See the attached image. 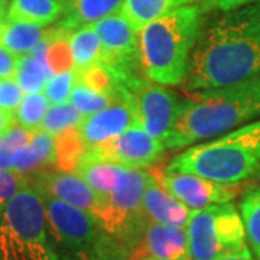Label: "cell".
<instances>
[{
    "label": "cell",
    "mask_w": 260,
    "mask_h": 260,
    "mask_svg": "<svg viewBox=\"0 0 260 260\" xmlns=\"http://www.w3.org/2000/svg\"><path fill=\"white\" fill-rule=\"evenodd\" d=\"M260 75V3L218 12L204 22L185 78L186 91Z\"/></svg>",
    "instance_id": "6da1fadb"
},
{
    "label": "cell",
    "mask_w": 260,
    "mask_h": 260,
    "mask_svg": "<svg viewBox=\"0 0 260 260\" xmlns=\"http://www.w3.org/2000/svg\"><path fill=\"white\" fill-rule=\"evenodd\" d=\"M260 117V75L242 83L188 91L181 116L164 140L181 149L210 140Z\"/></svg>",
    "instance_id": "7a4b0ae2"
},
{
    "label": "cell",
    "mask_w": 260,
    "mask_h": 260,
    "mask_svg": "<svg viewBox=\"0 0 260 260\" xmlns=\"http://www.w3.org/2000/svg\"><path fill=\"white\" fill-rule=\"evenodd\" d=\"M205 13L198 3L188 5L140 30V58L146 78L162 85H178L185 80Z\"/></svg>",
    "instance_id": "3957f363"
},
{
    "label": "cell",
    "mask_w": 260,
    "mask_h": 260,
    "mask_svg": "<svg viewBox=\"0 0 260 260\" xmlns=\"http://www.w3.org/2000/svg\"><path fill=\"white\" fill-rule=\"evenodd\" d=\"M260 164V119L207 142L172 159L165 172L194 174L221 184H243Z\"/></svg>",
    "instance_id": "277c9868"
},
{
    "label": "cell",
    "mask_w": 260,
    "mask_h": 260,
    "mask_svg": "<svg viewBox=\"0 0 260 260\" xmlns=\"http://www.w3.org/2000/svg\"><path fill=\"white\" fill-rule=\"evenodd\" d=\"M48 233L58 260H123L127 243L109 234L91 214L44 195Z\"/></svg>",
    "instance_id": "5b68a950"
},
{
    "label": "cell",
    "mask_w": 260,
    "mask_h": 260,
    "mask_svg": "<svg viewBox=\"0 0 260 260\" xmlns=\"http://www.w3.org/2000/svg\"><path fill=\"white\" fill-rule=\"evenodd\" d=\"M0 260H58L35 186L22 188L0 214Z\"/></svg>",
    "instance_id": "8992f818"
},
{
    "label": "cell",
    "mask_w": 260,
    "mask_h": 260,
    "mask_svg": "<svg viewBox=\"0 0 260 260\" xmlns=\"http://www.w3.org/2000/svg\"><path fill=\"white\" fill-rule=\"evenodd\" d=\"M156 178L155 171L129 168L127 177L110 194H99L93 217L109 234L129 244L146 225L145 191Z\"/></svg>",
    "instance_id": "52a82bcc"
},
{
    "label": "cell",
    "mask_w": 260,
    "mask_h": 260,
    "mask_svg": "<svg viewBox=\"0 0 260 260\" xmlns=\"http://www.w3.org/2000/svg\"><path fill=\"white\" fill-rule=\"evenodd\" d=\"M186 232L191 260H217L247 246L242 214L232 203L192 211Z\"/></svg>",
    "instance_id": "ba28073f"
},
{
    "label": "cell",
    "mask_w": 260,
    "mask_h": 260,
    "mask_svg": "<svg viewBox=\"0 0 260 260\" xmlns=\"http://www.w3.org/2000/svg\"><path fill=\"white\" fill-rule=\"evenodd\" d=\"M119 90L121 100L129 104L135 114L138 126L156 139H167L181 116L185 100H181L167 85L143 77L120 75Z\"/></svg>",
    "instance_id": "9c48e42d"
},
{
    "label": "cell",
    "mask_w": 260,
    "mask_h": 260,
    "mask_svg": "<svg viewBox=\"0 0 260 260\" xmlns=\"http://www.w3.org/2000/svg\"><path fill=\"white\" fill-rule=\"evenodd\" d=\"M162 140L149 135L140 126H132L97 146L87 149L81 160H104L127 168H149L155 165L165 152Z\"/></svg>",
    "instance_id": "30bf717a"
},
{
    "label": "cell",
    "mask_w": 260,
    "mask_h": 260,
    "mask_svg": "<svg viewBox=\"0 0 260 260\" xmlns=\"http://www.w3.org/2000/svg\"><path fill=\"white\" fill-rule=\"evenodd\" d=\"M100 38L104 54V65L124 77L136 75L142 68L139 32L119 13H113L91 25Z\"/></svg>",
    "instance_id": "8fae6325"
},
{
    "label": "cell",
    "mask_w": 260,
    "mask_h": 260,
    "mask_svg": "<svg viewBox=\"0 0 260 260\" xmlns=\"http://www.w3.org/2000/svg\"><path fill=\"white\" fill-rule=\"evenodd\" d=\"M160 185L192 211L208 205L232 203L243 192V184H221L194 174L164 172L158 174Z\"/></svg>",
    "instance_id": "7c38bea8"
},
{
    "label": "cell",
    "mask_w": 260,
    "mask_h": 260,
    "mask_svg": "<svg viewBox=\"0 0 260 260\" xmlns=\"http://www.w3.org/2000/svg\"><path fill=\"white\" fill-rule=\"evenodd\" d=\"M132 126H138L135 114L124 100L110 104L100 112L88 114L75 127L84 150L97 146Z\"/></svg>",
    "instance_id": "4fadbf2b"
},
{
    "label": "cell",
    "mask_w": 260,
    "mask_h": 260,
    "mask_svg": "<svg viewBox=\"0 0 260 260\" xmlns=\"http://www.w3.org/2000/svg\"><path fill=\"white\" fill-rule=\"evenodd\" d=\"M39 192L81 208L93 215L99 194L74 171L41 172L35 179Z\"/></svg>",
    "instance_id": "5bb4252c"
},
{
    "label": "cell",
    "mask_w": 260,
    "mask_h": 260,
    "mask_svg": "<svg viewBox=\"0 0 260 260\" xmlns=\"http://www.w3.org/2000/svg\"><path fill=\"white\" fill-rule=\"evenodd\" d=\"M139 249L152 260H191L186 229L146 223Z\"/></svg>",
    "instance_id": "9a60e30c"
},
{
    "label": "cell",
    "mask_w": 260,
    "mask_h": 260,
    "mask_svg": "<svg viewBox=\"0 0 260 260\" xmlns=\"http://www.w3.org/2000/svg\"><path fill=\"white\" fill-rule=\"evenodd\" d=\"M143 214L148 223L164 224L178 229H186L192 210L177 200L160 185L158 172L155 181L146 188L143 197Z\"/></svg>",
    "instance_id": "2e32d148"
},
{
    "label": "cell",
    "mask_w": 260,
    "mask_h": 260,
    "mask_svg": "<svg viewBox=\"0 0 260 260\" xmlns=\"http://www.w3.org/2000/svg\"><path fill=\"white\" fill-rule=\"evenodd\" d=\"M49 165H55V136L45 130L35 129L28 143L16 152L10 169L26 175Z\"/></svg>",
    "instance_id": "e0dca14e"
},
{
    "label": "cell",
    "mask_w": 260,
    "mask_h": 260,
    "mask_svg": "<svg viewBox=\"0 0 260 260\" xmlns=\"http://www.w3.org/2000/svg\"><path fill=\"white\" fill-rule=\"evenodd\" d=\"M124 0H71L56 26L73 32L75 29L93 25L113 13H119Z\"/></svg>",
    "instance_id": "ac0fdd59"
},
{
    "label": "cell",
    "mask_w": 260,
    "mask_h": 260,
    "mask_svg": "<svg viewBox=\"0 0 260 260\" xmlns=\"http://www.w3.org/2000/svg\"><path fill=\"white\" fill-rule=\"evenodd\" d=\"M48 32V30H47ZM47 35L32 52L19 56L13 78L25 94L42 91L47 81L52 77V71L47 61Z\"/></svg>",
    "instance_id": "d6986e66"
},
{
    "label": "cell",
    "mask_w": 260,
    "mask_h": 260,
    "mask_svg": "<svg viewBox=\"0 0 260 260\" xmlns=\"http://www.w3.org/2000/svg\"><path fill=\"white\" fill-rule=\"evenodd\" d=\"M68 45L73 68L77 74L104 64L102 42L91 25L70 32Z\"/></svg>",
    "instance_id": "ffe728a7"
},
{
    "label": "cell",
    "mask_w": 260,
    "mask_h": 260,
    "mask_svg": "<svg viewBox=\"0 0 260 260\" xmlns=\"http://www.w3.org/2000/svg\"><path fill=\"white\" fill-rule=\"evenodd\" d=\"M195 3H198V0H124L120 15L132 28L140 32L150 22L164 18L172 10Z\"/></svg>",
    "instance_id": "44dd1931"
},
{
    "label": "cell",
    "mask_w": 260,
    "mask_h": 260,
    "mask_svg": "<svg viewBox=\"0 0 260 260\" xmlns=\"http://www.w3.org/2000/svg\"><path fill=\"white\" fill-rule=\"evenodd\" d=\"M74 172L97 194H110L127 177L129 168L104 160H81L74 168Z\"/></svg>",
    "instance_id": "7402d4cb"
},
{
    "label": "cell",
    "mask_w": 260,
    "mask_h": 260,
    "mask_svg": "<svg viewBox=\"0 0 260 260\" xmlns=\"http://www.w3.org/2000/svg\"><path fill=\"white\" fill-rule=\"evenodd\" d=\"M47 30L37 23L6 20L0 26V44L15 55H26L42 42Z\"/></svg>",
    "instance_id": "603a6c76"
},
{
    "label": "cell",
    "mask_w": 260,
    "mask_h": 260,
    "mask_svg": "<svg viewBox=\"0 0 260 260\" xmlns=\"http://www.w3.org/2000/svg\"><path fill=\"white\" fill-rule=\"evenodd\" d=\"M65 9L67 6L56 0H13L8 9V20L47 26L62 18Z\"/></svg>",
    "instance_id": "cb8c5ba5"
},
{
    "label": "cell",
    "mask_w": 260,
    "mask_h": 260,
    "mask_svg": "<svg viewBox=\"0 0 260 260\" xmlns=\"http://www.w3.org/2000/svg\"><path fill=\"white\" fill-rule=\"evenodd\" d=\"M85 117L77 107L70 102L51 104L48 107L44 119L41 121L39 129L45 130L49 135H59L62 132L77 127Z\"/></svg>",
    "instance_id": "d4e9b609"
},
{
    "label": "cell",
    "mask_w": 260,
    "mask_h": 260,
    "mask_svg": "<svg viewBox=\"0 0 260 260\" xmlns=\"http://www.w3.org/2000/svg\"><path fill=\"white\" fill-rule=\"evenodd\" d=\"M240 210L246 237L256 257L260 260V186L250 188L244 192Z\"/></svg>",
    "instance_id": "484cf974"
},
{
    "label": "cell",
    "mask_w": 260,
    "mask_h": 260,
    "mask_svg": "<svg viewBox=\"0 0 260 260\" xmlns=\"http://www.w3.org/2000/svg\"><path fill=\"white\" fill-rule=\"evenodd\" d=\"M68 102L71 103L74 107H77L84 116H88V114L100 112V110L109 107L110 104H113L114 102H119V100H116L112 94L93 88L91 85H88V84H85L84 81L77 78Z\"/></svg>",
    "instance_id": "4316f807"
},
{
    "label": "cell",
    "mask_w": 260,
    "mask_h": 260,
    "mask_svg": "<svg viewBox=\"0 0 260 260\" xmlns=\"http://www.w3.org/2000/svg\"><path fill=\"white\" fill-rule=\"evenodd\" d=\"M48 107L49 102L42 91L25 94L15 112L16 124L26 130L39 129Z\"/></svg>",
    "instance_id": "83f0119b"
},
{
    "label": "cell",
    "mask_w": 260,
    "mask_h": 260,
    "mask_svg": "<svg viewBox=\"0 0 260 260\" xmlns=\"http://www.w3.org/2000/svg\"><path fill=\"white\" fill-rule=\"evenodd\" d=\"M75 80H77V73L74 71V68L52 75L47 81L45 87L42 88V93L45 94L49 104L68 102L71 91L74 88Z\"/></svg>",
    "instance_id": "f1b7e54d"
},
{
    "label": "cell",
    "mask_w": 260,
    "mask_h": 260,
    "mask_svg": "<svg viewBox=\"0 0 260 260\" xmlns=\"http://www.w3.org/2000/svg\"><path fill=\"white\" fill-rule=\"evenodd\" d=\"M32 130H26L15 124L0 138V168L10 169L12 160L19 149L23 148L30 139Z\"/></svg>",
    "instance_id": "f546056e"
},
{
    "label": "cell",
    "mask_w": 260,
    "mask_h": 260,
    "mask_svg": "<svg viewBox=\"0 0 260 260\" xmlns=\"http://www.w3.org/2000/svg\"><path fill=\"white\" fill-rule=\"evenodd\" d=\"M26 185L29 184L25 175L13 169L0 168V214L13 200V197Z\"/></svg>",
    "instance_id": "4dcf8cb0"
},
{
    "label": "cell",
    "mask_w": 260,
    "mask_h": 260,
    "mask_svg": "<svg viewBox=\"0 0 260 260\" xmlns=\"http://www.w3.org/2000/svg\"><path fill=\"white\" fill-rule=\"evenodd\" d=\"M23 99V91L13 77L0 78V110L15 113Z\"/></svg>",
    "instance_id": "1f68e13d"
},
{
    "label": "cell",
    "mask_w": 260,
    "mask_h": 260,
    "mask_svg": "<svg viewBox=\"0 0 260 260\" xmlns=\"http://www.w3.org/2000/svg\"><path fill=\"white\" fill-rule=\"evenodd\" d=\"M260 3V0H198V5L205 10H217V12H227V10L237 9L242 6Z\"/></svg>",
    "instance_id": "d6a6232c"
},
{
    "label": "cell",
    "mask_w": 260,
    "mask_h": 260,
    "mask_svg": "<svg viewBox=\"0 0 260 260\" xmlns=\"http://www.w3.org/2000/svg\"><path fill=\"white\" fill-rule=\"evenodd\" d=\"M19 56L0 44V78H10L15 75Z\"/></svg>",
    "instance_id": "836d02e7"
},
{
    "label": "cell",
    "mask_w": 260,
    "mask_h": 260,
    "mask_svg": "<svg viewBox=\"0 0 260 260\" xmlns=\"http://www.w3.org/2000/svg\"><path fill=\"white\" fill-rule=\"evenodd\" d=\"M15 124H16L15 113L0 110V138H2L6 132H9Z\"/></svg>",
    "instance_id": "e575fe53"
},
{
    "label": "cell",
    "mask_w": 260,
    "mask_h": 260,
    "mask_svg": "<svg viewBox=\"0 0 260 260\" xmlns=\"http://www.w3.org/2000/svg\"><path fill=\"white\" fill-rule=\"evenodd\" d=\"M217 260H253V257H251V253L249 250V247L246 246V247H243L240 250L230 253V254H225V256H223V257H220V259Z\"/></svg>",
    "instance_id": "d590c367"
},
{
    "label": "cell",
    "mask_w": 260,
    "mask_h": 260,
    "mask_svg": "<svg viewBox=\"0 0 260 260\" xmlns=\"http://www.w3.org/2000/svg\"><path fill=\"white\" fill-rule=\"evenodd\" d=\"M129 260H152V259H150L149 256H146V254H145V253L138 247V250L133 251V254L130 256Z\"/></svg>",
    "instance_id": "8d00e7d4"
},
{
    "label": "cell",
    "mask_w": 260,
    "mask_h": 260,
    "mask_svg": "<svg viewBox=\"0 0 260 260\" xmlns=\"http://www.w3.org/2000/svg\"><path fill=\"white\" fill-rule=\"evenodd\" d=\"M8 20V9L0 3V26Z\"/></svg>",
    "instance_id": "74e56055"
},
{
    "label": "cell",
    "mask_w": 260,
    "mask_h": 260,
    "mask_svg": "<svg viewBox=\"0 0 260 260\" xmlns=\"http://www.w3.org/2000/svg\"><path fill=\"white\" fill-rule=\"evenodd\" d=\"M253 178H254L256 181H259L260 182V164H259V167H257V169H256V172L253 174Z\"/></svg>",
    "instance_id": "f35d334b"
},
{
    "label": "cell",
    "mask_w": 260,
    "mask_h": 260,
    "mask_svg": "<svg viewBox=\"0 0 260 260\" xmlns=\"http://www.w3.org/2000/svg\"><path fill=\"white\" fill-rule=\"evenodd\" d=\"M13 0H0V3L6 8V9H9V6H10V3H12Z\"/></svg>",
    "instance_id": "ab89813d"
},
{
    "label": "cell",
    "mask_w": 260,
    "mask_h": 260,
    "mask_svg": "<svg viewBox=\"0 0 260 260\" xmlns=\"http://www.w3.org/2000/svg\"><path fill=\"white\" fill-rule=\"evenodd\" d=\"M56 2H59V3H62V5H65V6H67V5H68L71 0H56Z\"/></svg>",
    "instance_id": "60d3db41"
}]
</instances>
